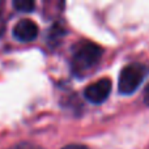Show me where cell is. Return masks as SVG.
Here are the masks:
<instances>
[{"label":"cell","instance_id":"6da1fadb","mask_svg":"<svg viewBox=\"0 0 149 149\" xmlns=\"http://www.w3.org/2000/svg\"><path fill=\"white\" fill-rule=\"evenodd\" d=\"M102 56V49L93 42H84L76 49L72 58L74 73H84L93 68Z\"/></svg>","mask_w":149,"mask_h":149},{"label":"cell","instance_id":"7a4b0ae2","mask_svg":"<svg viewBox=\"0 0 149 149\" xmlns=\"http://www.w3.org/2000/svg\"><path fill=\"white\" fill-rule=\"evenodd\" d=\"M145 76V68L144 65L139 64V63H134L122 70L119 74V84L118 90L122 94H131L139 88L141 84L143 79Z\"/></svg>","mask_w":149,"mask_h":149},{"label":"cell","instance_id":"3957f363","mask_svg":"<svg viewBox=\"0 0 149 149\" xmlns=\"http://www.w3.org/2000/svg\"><path fill=\"white\" fill-rule=\"evenodd\" d=\"M110 92H111L110 79H101L85 88L84 95L89 102L98 105V103H102L103 101L107 100Z\"/></svg>","mask_w":149,"mask_h":149},{"label":"cell","instance_id":"277c9868","mask_svg":"<svg viewBox=\"0 0 149 149\" xmlns=\"http://www.w3.org/2000/svg\"><path fill=\"white\" fill-rule=\"evenodd\" d=\"M13 37L20 42H31L38 37V26L33 20H20L13 28Z\"/></svg>","mask_w":149,"mask_h":149},{"label":"cell","instance_id":"5b68a950","mask_svg":"<svg viewBox=\"0 0 149 149\" xmlns=\"http://www.w3.org/2000/svg\"><path fill=\"white\" fill-rule=\"evenodd\" d=\"M13 7L18 12H31L34 9V7H36V3L31 1V0H15Z\"/></svg>","mask_w":149,"mask_h":149},{"label":"cell","instance_id":"8992f818","mask_svg":"<svg viewBox=\"0 0 149 149\" xmlns=\"http://www.w3.org/2000/svg\"><path fill=\"white\" fill-rule=\"evenodd\" d=\"M8 149H43L42 147H39V145H36L33 144V143H20V144H16L13 145V147H9Z\"/></svg>","mask_w":149,"mask_h":149},{"label":"cell","instance_id":"52a82bcc","mask_svg":"<svg viewBox=\"0 0 149 149\" xmlns=\"http://www.w3.org/2000/svg\"><path fill=\"white\" fill-rule=\"evenodd\" d=\"M63 149H88V148H86V147H84V145L72 144V145H67V147H64Z\"/></svg>","mask_w":149,"mask_h":149},{"label":"cell","instance_id":"ba28073f","mask_svg":"<svg viewBox=\"0 0 149 149\" xmlns=\"http://www.w3.org/2000/svg\"><path fill=\"white\" fill-rule=\"evenodd\" d=\"M4 30H5V22H4V20H3V18H0V37L3 36Z\"/></svg>","mask_w":149,"mask_h":149},{"label":"cell","instance_id":"9c48e42d","mask_svg":"<svg viewBox=\"0 0 149 149\" xmlns=\"http://www.w3.org/2000/svg\"><path fill=\"white\" fill-rule=\"evenodd\" d=\"M145 98H147V102L149 103V86L145 89Z\"/></svg>","mask_w":149,"mask_h":149},{"label":"cell","instance_id":"30bf717a","mask_svg":"<svg viewBox=\"0 0 149 149\" xmlns=\"http://www.w3.org/2000/svg\"><path fill=\"white\" fill-rule=\"evenodd\" d=\"M1 5H3V3H1V1H0V8H1Z\"/></svg>","mask_w":149,"mask_h":149}]
</instances>
